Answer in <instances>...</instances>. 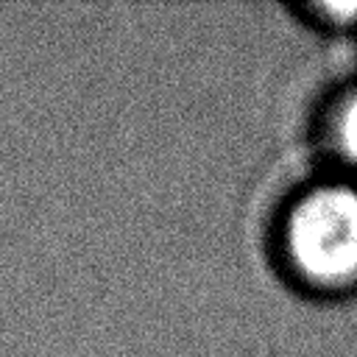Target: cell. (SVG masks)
Listing matches in <instances>:
<instances>
[{"instance_id": "cell-1", "label": "cell", "mask_w": 357, "mask_h": 357, "mask_svg": "<svg viewBox=\"0 0 357 357\" xmlns=\"http://www.w3.org/2000/svg\"><path fill=\"white\" fill-rule=\"evenodd\" d=\"M282 251L310 287L346 290L357 284V187L326 181L301 192L284 215Z\"/></svg>"}, {"instance_id": "cell-2", "label": "cell", "mask_w": 357, "mask_h": 357, "mask_svg": "<svg viewBox=\"0 0 357 357\" xmlns=\"http://www.w3.org/2000/svg\"><path fill=\"white\" fill-rule=\"evenodd\" d=\"M326 134L335 153L346 165L357 167V92H349L335 103L326 123Z\"/></svg>"}]
</instances>
